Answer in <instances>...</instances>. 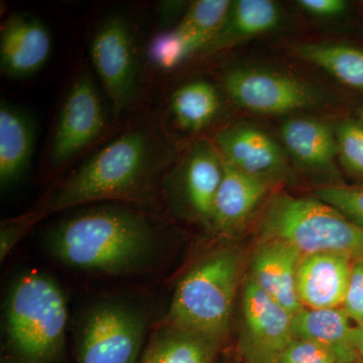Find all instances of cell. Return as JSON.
Wrapping results in <instances>:
<instances>
[{"label": "cell", "mask_w": 363, "mask_h": 363, "mask_svg": "<svg viewBox=\"0 0 363 363\" xmlns=\"http://www.w3.org/2000/svg\"><path fill=\"white\" fill-rule=\"evenodd\" d=\"M223 86L236 104L255 113H291L318 101L316 92L298 79L259 69L228 72Z\"/></svg>", "instance_id": "cell-10"}, {"label": "cell", "mask_w": 363, "mask_h": 363, "mask_svg": "<svg viewBox=\"0 0 363 363\" xmlns=\"http://www.w3.org/2000/svg\"><path fill=\"white\" fill-rule=\"evenodd\" d=\"M147 321L118 301L93 306L81 326L76 363H136L145 348Z\"/></svg>", "instance_id": "cell-6"}, {"label": "cell", "mask_w": 363, "mask_h": 363, "mask_svg": "<svg viewBox=\"0 0 363 363\" xmlns=\"http://www.w3.org/2000/svg\"><path fill=\"white\" fill-rule=\"evenodd\" d=\"M259 236L289 243L303 255L335 252L363 259V227L318 198L274 196L260 217Z\"/></svg>", "instance_id": "cell-4"}, {"label": "cell", "mask_w": 363, "mask_h": 363, "mask_svg": "<svg viewBox=\"0 0 363 363\" xmlns=\"http://www.w3.org/2000/svg\"><path fill=\"white\" fill-rule=\"evenodd\" d=\"M316 197L363 227V187L330 185L318 189Z\"/></svg>", "instance_id": "cell-26"}, {"label": "cell", "mask_w": 363, "mask_h": 363, "mask_svg": "<svg viewBox=\"0 0 363 363\" xmlns=\"http://www.w3.org/2000/svg\"><path fill=\"white\" fill-rule=\"evenodd\" d=\"M40 219L37 212L33 211L18 217V218L2 222L1 228H0V259L1 262L18 245L23 236L30 230V227L35 225Z\"/></svg>", "instance_id": "cell-28"}, {"label": "cell", "mask_w": 363, "mask_h": 363, "mask_svg": "<svg viewBox=\"0 0 363 363\" xmlns=\"http://www.w3.org/2000/svg\"><path fill=\"white\" fill-rule=\"evenodd\" d=\"M353 343L358 355L363 359V326L353 327Z\"/></svg>", "instance_id": "cell-31"}, {"label": "cell", "mask_w": 363, "mask_h": 363, "mask_svg": "<svg viewBox=\"0 0 363 363\" xmlns=\"http://www.w3.org/2000/svg\"><path fill=\"white\" fill-rule=\"evenodd\" d=\"M223 172V159L215 145L200 140L189 150L175 174L162 182L166 199L172 205L182 203L191 216L210 223Z\"/></svg>", "instance_id": "cell-11"}, {"label": "cell", "mask_w": 363, "mask_h": 363, "mask_svg": "<svg viewBox=\"0 0 363 363\" xmlns=\"http://www.w3.org/2000/svg\"><path fill=\"white\" fill-rule=\"evenodd\" d=\"M342 307L350 320L363 326V259L353 262L347 292Z\"/></svg>", "instance_id": "cell-29"}, {"label": "cell", "mask_w": 363, "mask_h": 363, "mask_svg": "<svg viewBox=\"0 0 363 363\" xmlns=\"http://www.w3.org/2000/svg\"><path fill=\"white\" fill-rule=\"evenodd\" d=\"M35 145V126L23 109L6 101L0 105V183L20 181L30 167Z\"/></svg>", "instance_id": "cell-20"}, {"label": "cell", "mask_w": 363, "mask_h": 363, "mask_svg": "<svg viewBox=\"0 0 363 363\" xmlns=\"http://www.w3.org/2000/svg\"><path fill=\"white\" fill-rule=\"evenodd\" d=\"M297 52L342 84L363 90V49L338 43H310L298 45Z\"/></svg>", "instance_id": "cell-23"}, {"label": "cell", "mask_w": 363, "mask_h": 363, "mask_svg": "<svg viewBox=\"0 0 363 363\" xmlns=\"http://www.w3.org/2000/svg\"><path fill=\"white\" fill-rule=\"evenodd\" d=\"M220 106L213 85L195 81L181 86L171 98V111L175 123L184 130L197 131L206 128Z\"/></svg>", "instance_id": "cell-24"}, {"label": "cell", "mask_w": 363, "mask_h": 363, "mask_svg": "<svg viewBox=\"0 0 363 363\" xmlns=\"http://www.w3.org/2000/svg\"><path fill=\"white\" fill-rule=\"evenodd\" d=\"M279 7L269 0H238L233 2L220 30L204 52H215L269 32L278 26Z\"/></svg>", "instance_id": "cell-22"}, {"label": "cell", "mask_w": 363, "mask_h": 363, "mask_svg": "<svg viewBox=\"0 0 363 363\" xmlns=\"http://www.w3.org/2000/svg\"><path fill=\"white\" fill-rule=\"evenodd\" d=\"M222 341L162 321L136 363H214Z\"/></svg>", "instance_id": "cell-19"}, {"label": "cell", "mask_w": 363, "mask_h": 363, "mask_svg": "<svg viewBox=\"0 0 363 363\" xmlns=\"http://www.w3.org/2000/svg\"><path fill=\"white\" fill-rule=\"evenodd\" d=\"M91 59L116 114L128 108L138 92V60L128 20L112 16L94 33Z\"/></svg>", "instance_id": "cell-7"}, {"label": "cell", "mask_w": 363, "mask_h": 363, "mask_svg": "<svg viewBox=\"0 0 363 363\" xmlns=\"http://www.w3.org/2000/svg\"><path fill=\"white\" fill-rule=\"evenodd\" d=\"M161 243L159 226L149 214L117 203L79 210L45 235V247L60 264L108 276L149 271Z\"/></svg>", "instance_id": "cell-1"}, {"label": "cell", "mask_w": 363, "mask_h": 363, "mask_svg": "<svg viewBox=\"0 0 363 363\" xmlns=\"http://www.w3.org/2000/svg\"><path fill=\"white\" fill-rule=\"evenodd\" d=\"M52 37L45 23L28 13L6 18L0 33V69L11 79L30 77L44 67L52 52Z\"/></svg>", "instance_id": "cell-13"}, {"label": "cell", "mask_w": 363, "mask_h": 363, "mask_svg": "<svg viewBox=\"0 0 363 363\" xmlns=\"http://www.w3.org/2000/svg\"><path fill=\"white\" fill-rule=\"evenodd\" d=\"M68 309L58 284L39 271L21 274L6 301L7 342L21 363H55L65 347Z\"/></svg>", "instance_id": "cell-3"}, {"label": "cell", "mask_w": 363, "mask_h": 363, "mask_svg": "<svg viewBox=\"0 0 363 363\" xmlns=\"http://www.w3.org/2000/svg\"><path fill=\"white\" fill-rule=\"evenodd\" d=\"M337 154L344 169L363 181V125L354 121H343L336 130Z\"/></svg>", "instance_id": "cell-25"}, {"label": "cell", "mask_w": 363, "mask_h": 363, "mask_svg": "<svg viewBox=\"0 0 363 363\" xmlns=\"http://www.w3.org/2000/svg\"><path fill=\"white\" fill-rule=\"evenodd\" d=\"M292 333L294 339L311 341L331 350L337 363H353L359 358L350 318L343 307L303 308L293 315Z\"/></svg>", "instance_id": "cell-18"}, {"label": "cell", "mask_w": 363, "mask_h": 363, "mask_svg": "<svg viewBox=\"0 0 363 363\" xmlns=\"http://www.w3.org/2000/svg\"><path fill=\"white\" fill-rule=\"evenodd\" d=\"M353 363H363V359L362 358H358V359L357 360V362H353Z\"/></svg>", "instance_id": "cell-33"}, {"label": "cell", "mask_w": 363, "mask_h": 363, "mask_svg": "<svg viewBox=\"0 0 363 363\" xmlns=\"http://www.w3.org/2000/svg\"><path fill=\"white\" fill-rule=\"evenodd\" d=\"M300 250L284 241H259L252 262V279L260 290L286 311L295 315L303 309L298 298L296 278Z\"/></svg>", "instance_id": "cell-15"}, {"label": "cell", "mask_w": 363, "mask_h": 363, "mask_svg": "<svg viewBox=\"0 0 363 363\" xmlns=\"http://www.w3.org/2000/svg\"><path fill=\"white\" fill-rule=\"evenodd\" d=\"M105 111L96 85L89 74L75 79L67 93L50 149V164L58 168L71 161L105 128Z\"/></svg>", "instance_id": "cell-9"}, {"label": "cell", "mask_w": 363, "mask_h": 363, "mask_svg": "<svg viewBox=\"0 0 363 363\" xmlns=\"http://www.w3.org/2000/svg\"><path fill=\"white\" fill-rule=\"evenodd\" d=\"M293 315L269 298L252 277L243 286L240 348L247 363H277L294 340Z\"/></svg>", "instance_id": "cell-8"}, {"label": "cell", "mask_w": 363, "mask_h": 363, "mask_svg": "<svg viewBox=\"0 0 363 363\" xmlns=\"http://www.w3.org/2000/svg\"><path fill=\"white\" fill-rule=\"evenodd\" d=\"M353 260L335 252L304 255L298 262L296 288L301 304L309 309L342 307Z\"/></svg>", "instance_id": "cell-14"}, {"label": "cell", "mask_w": 363, "mask_h": 363, "mask_svg": "<svg viewBox=\"0 0 363 363\" xmlns=\"http://www.w3.org/2000/svg\"><path fill=\"white\" fill-rule=\"evenodd\" d=\"M166 164L157 133L142 128L126 131L74 169L35 212L43 218L91 203L149 204Z\"/></svg>", "instance_id": "cell-2"}, {"label": "cell", "mask_w": 363, "mask_h": 363, "mask_svg": "<svg viewBox=\"0 0 363 363\" xmlns=\"http://www.w3.org/2000/svg\"><path fill=\"white\" fill-rule=\"evenodd\" d=\"M214 145L226 162L247 175L269 184L289 176V167L279 145L253 126L235 125L221 130Z\"/></svg>", "instance_id": "cell-12"}, {"label": "cell", "mask_w": 363, "mask_h": 363, "mask_svg": "<svg viewBox=\"0 0 363 363\" xmlns=\"http://www.w3.org/2000/svg\"><path fill=\"white\" fill-rule=\"evenodd\" d=\"M216 33L187 11L175 28L152 39L149 48L150 62L157 69L173 70L196 52L204 51Z\"/></svg>", "instance_id": "cell-21"}, {"label": "cell", "mask_w": 363, "mask_h": 363, "mask_svg": "<svg viewBox=\"0 0 363 363\" xmlns=\"http://www.w3.org/2000/svg\"><path fill=\"white\" fill-rule=\"evenodd\" d=\"M240 281V257L229 248L196 262L177 285L164 322L223 340Z\"/></svg>", "instance_id": "cell-5"}, {"label": "cell", "mask_w": 363, "mask_h": 363, "mask_svg": "<svg viewBox=\"0 0 363 363\" xmlns=\"http://www.w3.org/2000/svg\"><path fill=\"white\" fill-rule=\"evenodd\" d=\"M360 123L363 125V111H362V113H360Z\"/></svg>", "instance_id": "cell-32"}, {"label": "cell", "mask_w": 363, "mask_h": 363, "mask_svg": "<svg viewBox=\"0 0 363 363\" xmlns=\"http://www.w3.org/2000/svg\"><path fill=\"white\" fill-rule=\"evenodd\" d=\"M281 135L286 149L303 168L333 178L337 176V143L328 125L316 119L296 117L284 123Z\"/></svg>", "instance_id": "cell-17"}, {"label": "cell", "mask_w": 363, "mask_h": 363, "mask_svg": "<svg viewBox=\"0 0 363 363\" xmlns=\"http://www.w3.org/2000/svg\"><path fill=\"white\" fill-rule=\"evenodd\" d=\"M298 6L312 16L319 18H335L347 9V2L343 0H300Z\"/></svg>", "instance_id": "cell-30"}, {"label": "cell", "mask_w": 363, "mask_h": 363, "mask_svg": "<svg viewBox=\"0 0 363 363\" xmlns=\"http://www.w3.org/2000/svg\"><path fill=\"white\" fill-rule=\"evenodd\" d=\"M223 164V178L215 197L210 224L226 233L247 221L272 184L243 173L224 159Z\"/></svg>", "instance_id": "cell-16"}, {"label": "cell", "mask_w": 363, "mask_h": 363, "mask_svg": "<svg viewBox=\"0 0 363 363\" xmlns=\"http://www.w3.org/2000/svg\"><path fill=\"white\" fill-rule=\"evenodd\" d=\"M277 363H337L335 355L324 346L294 339L281 353Z\"/></svg>", "instance_id": "cell-27"}]
</instances>
